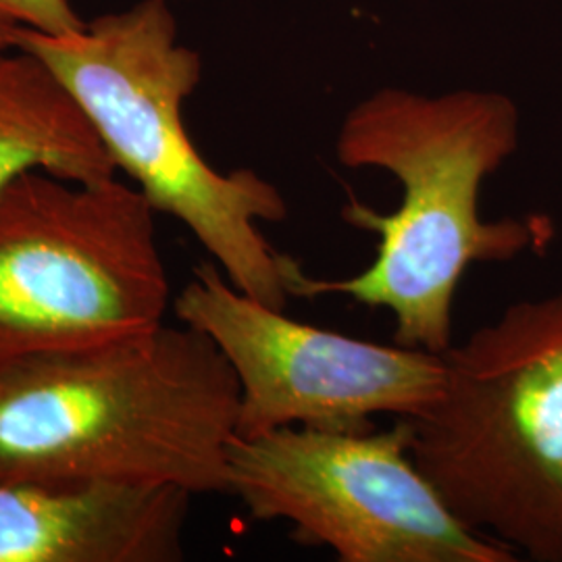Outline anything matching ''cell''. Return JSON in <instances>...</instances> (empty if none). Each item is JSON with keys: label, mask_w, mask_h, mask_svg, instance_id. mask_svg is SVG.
Here are the masks:
<instances>
[{"label": "cell", "mask_w": 562, "mask_h": 562, "mask_svg": "<svg viewBox=\"0 0 562 562\" xmlns=\"http://www.w3.org/2000/svg\"><path fill=\"white\" fill-rule=\"evenodd\" d=\"M519 127L517 104L485 90L425 97L382 88L355 104L338 130L336 157L348 169L392 173L402 201L392 213L346 202L341 220L380 236L375 259L340 280L301 269L292 299L344 296L387 308L396 344L446 355L469 267L517 259L550 236L540 217L487 222L480 215L483 181L517 150Z\"/></svg>", "instance_id": "cell-1"}, {"label": "cell", "mask_w": 562, "mask_h": 562, "mask_svg": "<svg viewBox=\"0 0 562 562\" xmlns=\"http://www.w3.org/2000/svg\"><path fill=\"white\" fill-rule=\"evenodd\" d=\"M240 385L190 325L0 364V482H127L227 494Z\"/></svg>", "instance_id": "cell-2"}, {"label": "cell", "mask_w": 562, "mask_h": 562, "mask_svg": "<svg viewBox=\"0 0 562 562\" xmlns=\"http://www.w3.org/2000/svg\"><path fill=\"white\" fill-rule=\"evenodd\" d=\"M7 44L36 55L59 78L115 169L157 213L183 223L227 280L257 301L288 308L302 267L261 229L288 217V202L257 171H220L194 146L183 104L201 83L202 59L178 41L167 0H142L67 36L18 30Z\"/></svg>", "instance_id": "cell-3"}, {"label": "cell", "mask_w": 562, "mask_h": 562, "mask_svg": "<svg viewBox=\"0 0 562 562\" xmlns=\"http://www.w3.org/2000/svg\"><path fill=\"white\" fill-rule=\"evenodd\" d=\"M413 459L469 527L562 562V290L513 302L443 355Z\"/></svg>", "instance_id": "cell-4"}, {"label": "cell", "mask_w": 562, "mask_h": 562, "mask_svg": "<svg viewBox=\"0 0 562 562\" xmlns=\"http://www.w3.org/2000/svg\"><path fill=\"white\" fill-rule=\"evenodd\" d=\"M155 215L117 178L11 181L0 192V364L165 323L173 302Z\"/></svg>", "instance_id": "cell-5"}, {"label": "cell", "mask_w": 562, "mask_h": 562, "mask_svg": "<svg viewBox=\"0 0 562 562\" xmlns=\"http://www.w3.org/2000/svg\"><path fill=\"white\" fill-rule=\"evenodd\" d=\"M227 494L252 521L340 562H515L517 552L462 522L413 459V423L375 431L280 427L238 438Z\"/></svg>", "instance_id": "cell-6"}, {"label": "cell", "mask_w": 562, "mask_h": 562, "mask_svg": "<svg viewBox=\"0 0 562 562\" xmlns=\"http://www.w3.org/2000/svg\"><path fill=\"white\" fill-rule=\"evenodd\" d=\"M171 306L234 369L238 438L292 425L362 431L375 415L417 419L442 398L443 355L292 319L238 290L215 262L199 265Z\"/></svg>", "instance_id": "cell-7"}, {"label": "cell", "mask_w": 562, "mask_h": 562, "mask_svg": "<svg viewBox=\"0 0 562 562\" xmlns=\"http://www.w3.org/2000/svg\"><path fill=\"white\" fill-rule=\"evenodd\" d=\"M194 494L127 482H0V562H178Z\"/></svg>", "instance_id": "cell-8"}, {"label": "cell", "mask_w": 562, "mask_h": 562, "mask_svg": "<svg viewBox=\"0 0 562 562\" xmlns=\"http://www.w3.org/2000/svg\"><path fill=\"white\" fill-rule=\"evenodd\" d=\"M27 171L74 181L117 173L59 78L36 55L0 44V192Z\"/></svg>", "instance_id": "cell-9"}, {"label": "cell", "mask_w": 562, "mask_h": 562, "mask_svg": "<svg viewBox=\"0 0 562 562\" xmlns=\"http://www.w3.org/2000/svg\"><path fill=\"white\" fill-rule=\"evenodd\" d=\"M86 23L71 0H0V44L18 30L67 36L81 32Z\"/></svg>", "instance_id": "cell-10"}]
</instances>
